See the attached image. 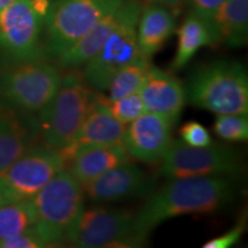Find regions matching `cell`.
Listing matches in <instances>:
<instances>
[{"label":"cell","mask_w":248,"mask_h":248,"mask_svg":"<svg viewBox=\"0 0 248 248\" xmlns=\"http://www.w3.org/2000/svg\"><path fill=\"white\" fill-rule=\"evenodd\" d=\"M232 197L233 184L228 176L173 178L152 194L135 214L136 228L148 238L151 231L167 219L215 213Z\"/></svg>","instance_id":"6da1fadb"},{"label":"cell","mask_w":248,"mask_h":248,"mask_svg":"<svg viewBox=\"0 0 248 248\" xmlns=\"http://www.w3.org/2000/svg\"><path fill=\"white\" fill-rule=\"evenodd\" d=\"M185 93L193 106L216 115L248 113V78L240 62L217 60L200 67Z\"/></svg>","instance_id":"7a4b0ae2"},{"label":"cell","mask_w":248,"mask_h":248,"mask_svg":"<svg viewBox=\"0 0 248 248\" xmlns=\"http://www.w3.org/2000/svg\"><path fill=\"white\" fill-rule=\"evenodd\" d=\"M82 184L62 169L32 198L36 221L33 231L47 247L59 246L84 209Z\"/></svg>","instance_id":"3957f363"},{"label":"cell","mask_w":248,"mask_h":248,"mask_svg":"<svg viewBox=\"0 0 248 248\" xmlns=\"http://www.w3.org/2000/svg\"><path fill=\"white\" fill-rule=\"evenodd\" d=\"M94 99L82 75L70 71L61 76L54 97L40 111V130L46 146L61 152L69 147Z\"/></svg>","instance_id":"277c9868"},{"label":"cell","mask_w":248,"mask_h":248,"mask_svg":"<svg viewBox=\"0 0 248 248\" xmlns=\"http://www.w3.org/2000/svg\"><path fill=\"white\" fill-rule=\"evenodd\" d=\"M66 241L79 248H126L144 246L147 238L136 228L135 214L92 207L82 210L68 232Z\"/></svg>","instance_id":"5b68a950"},{"label":"cell","mask_w":248,"mask_h":248,"mask_svg":"<svg viewBox=\"0 0 248 248\" xmlns=\"http://www.w3.org/2000/svg\"><path fill=\"white\" fill-rule=\"evenodd\" d=\"M141 8L140 0H128V9L123 20L108 36L98 53L84 64L82 76L91 89L107 91L117 71L142 57L137 40Z\"/></svg>","instance_id":"8992f818"},{"label":"cell","mask_w":248,"mask_h":248,"mask_svg":"<svg viewBox=\"0 0 248 248\" xmlns=\"http://www.w3.org/2000/svg\"><path fill=\"white\" fill-rule=\"evenodd\" d=\"M123 0H55L49 4L44 26L49 54L60 57L82 39L100 18Z\"/></svg>","instance_id":"52a82bcc"},{"label":"cell","mask_w":248,"mask_h":248,"mask_svg":"<svg viewBox=\"0 0 248 248\" xmlns=\"http://www.w3.org/2000/svg\"><path fill=\"white\" fill-rule=\"evenodd\" d=\"M61 82L58 67L40 59L14 63L0 78V97L26 113H40Z\"/></svg>","instance_id":"ba28073f"},{"label":"cell","mask_w":248,"mask_h":248,"mask_svg":"<svg viewBox=\"0 0 248 248\" xmlns=\"http://www.w3.org/2000/svg\"><path fill=\"white\" fill-rule=\"evenodd\" d=\"M48 0H17L0 12V51L14 63L40 59Z\"/></svg>","instance_id":"9c48e42d"},{"label":"cell","mask_w":248,"mask_h":248,"mask_svg":"<svg viewBox=\"0 0 248 248\" xmlns=\"http://www.w3.org/2000/svg\"><path fill=\"white\" fill-rule=\"evenodd\" d=\"M66 163L61 151L46 145L30 148L0 172V198L5 203L31 200Z\"/></svg>","instance_id":"30bf717a"},{"label":"cell","mask_w":248,"mask_h":248,"mask_svg":"<svg viewBox=\"0 0 248 248\" xmlns=\"http://www.w3.org/2000/svg\"><path fill=\"white\" fill-rule=\"evenodd\" d=\"M161 161L160 173L169 179L197 176H233L243 170L238 152L224 145L191 146L183 140H171Z\"/></svg>","instance_id":"8fae6325"},{"label":"cell","mask_w":248,"mask_h":248,"mask_svg":"<svg viewBox=\"0 0 248 248\" xmlns=\"http://www.w3.org/2000/svg\"><path fill=\"white\" fill-rule=\"evenodd\" d=\"M171 128L167 117L146 111L126 125L122 144L130 157L150 164L160 162L171 144Z\"/></svg>","instance_id":"7c38bea8"},{"label":"cell","mask_w":248,"mask_h":248,"mask_svg":"<svg viewBox=\"0 0 248 248\" xmlns=\"http://www.w3.org/2000/svg\"><path fill=\"white\" fill-rule=\"evenodd\" d=\"M151 186L146 173L136 164L126 162L83 184L82 187L85 197L93 202H115L147 194Z\"/></svg>","instance_id":"4fadbf2b"},{"label":"cell","mask_w":248,"mask_h":248,"mask_svg":"<svg viewBox=\"0 0 248 248\" xmlns=\"http://www.w3.org/2000/svg\"><path fill=\"white\" fill-rule=\"evenodd\" d=\"M139 94L147 111L167 117L172 125L185 106L186 93L182 82L168 71L150 67Z\"/></svg>","instance_id":"5bb4252c"},{"label":"cell","mask_w":248,"mask_h":248,"mask_svg":"<svg viewBox=\"0 0 248 248\" xmlns=\"http://www.w3.org/2000/svg\"><path fill=\"white\" fill-rule=\"evenodd\" d=\"M125 128L126 125L113 115L107 101L95 98L73 144L62 151V154L68 162L71 154L80 147L121 144Z\"/></svg>","instance_id":"9a60e30c"},{"label":"cell","mask_w":248,"mask_h":248,"mask_svg":"<svg viewBox=\"0 0 248 248\" xmlns=\"http://www.w3.org/2000/svg\"><path fill=\"white\" fill-rule=\"evenodd\" d=\"M23 113L0 97V172L30 150L32 124Z\"/></svg>","instance_id":"2e32d148"},{"label":"cell","mask_w":248,"mask_h":248,"mask_svg":"<svg viewBox=\"0 0 248 248\" xmlns=\"http://www.w3.org/2000/svg\"><path fill=\"white\" fill-rule=\"evenodd\" d=\"M130 155L123 144L80 147L69 157L70 175L80 184L93 181L108 170L129 162Z\"/></svg>","instance_id":"e0dca14e"},{"label":"cell","mask_w":248,"mask_h":248,"mask_svg":"<svg viewBox=\"0 0 248 248\" xmlns=\"http://www.w3.org/2000/svg\"><path fill=\"white\" fill-rule=\"evenodd\" d=\"M126 9H128V0H123L116 8L105 14L82 39H79L73 47L58 57L59 63L67 69H75L84 66L90 59L98 53L108 36L123 20Z\"/></svg>","instance_id":"ac0fdd59"},{"label":"cell","mask_w":248,"mask_h":248,"mask_svg":"<svg viewBox=\"0 0 248 248\" xmlns=\"http://www.w3.org/2000/svg\"><path fill=\"white\" fill-rule=\"evenodd\" d=\"M176 30L175 15L164 6L150 4L141 8L137 24L140 54L150 59L163 47Z\"/></svg>","instance_id":"d6986e66"},{"label":"cell","mask_w":248,"mask_h":248,"mask_svg":"<svg viewBox=\"0 0 248 248\" xmlns=\"http://www.w3.org/2000/svg\"><path fill=\"white\" fill-rule=\"evenodd\" d=\"M216 42L241 47L248 37V0H225L213 18Z\"/></svg>","instance_id":"ffe728a7"},{"label":"cell","mask_w":248,"mask_h":248,"mask_svg":"<svg viewBox=\"0 0 248 248\" xmlns=\"http://www.w3.org/2000/svg\"><path fill=\"white\" fill-rule=\"evenodd\" d=\"M177 33L178 42L175 58L171 63L172 70L184 68L203 46L217 44L212 24L206 22L192 12L183 21Z\"/></svg>","instance_id":"44dd1931"},{"label":"cell","mask_w":248,"mask_h":248,"mask_svg":"<svg viewBox=\"0 0 248 248\" xmlns=\"http://www.w3.org/2000/svg\"><path fill=\"white\" fill-rule=\"evenodd\" d=\"M36 221L32 200L0 204V243L33 228Z\"/></svg>","instance_id":"7402d4cb"},{"label":"cell","mask_w":248,"mask_h":248,"mask_svg":"<svg viewBox=\"0 0 248 248\" xmlns=\"http://www.w3.org/2000/svg\"><path fill=\"white\" fill-rule=\"evenodd\" d=\"M150 67V59L141 57L117 71L107 89L109 93L108 101L116 100L140 91Z\"/></svg>","instance_id":"603a6c76"},{"label":"cell","mask_w":248,"mask_h":248,"mask_svg":"<svg viewBox=\"0 0 248 248\" xmlns=\"http://www.w3.org/2000/svg\"><path fill=\"white\" fill-rule=\"evenodd\" d=\"M214 131L226 141H246L248 139L247 114H224L217 115Z\"/></svg>","instance_id":"cb8c5ba5"},{"label":"cell","mask_w":248,"mask_h":248,"mask_svg":"<svg viewBox=\"0 0 248 248\" xmlns=\"http://www.w3.org/2000/svg\"><path fill=\"white\" fill-rule=\"evenodd\" d=\"M107 105L113 115L124 125H128L147 111L139 92L113 101L107 100Z\"/></svg>","instance_id":"d4e9b609"},{"label":"cell","mask_w":248,"mask_h":248,"mask_svg":"<svg viewBox=\"0 0 248 248\" xmlns=\"http://www.w3.org/2000/svg\"><path fill=\"white\" fill-rule=\"evenodd\" d=\"M179 132H181L182 140L191 146H208L213 144L208 130L202 124L195 121L185 123Z\"/></svg>","instance_id":"484cf974"},{"label":"cell","mask_w":248,"mask_h":248,"mask_svg":"<svg viewBox=\"0 0 248 248\" xmlns=\"http://www.w3.org/2000/svg\"><path fill=\"white\" fill-rule=\"evenodd\" d=\"M47 247L46 244L38 237V234L30 229L23 233L16 234L0 243V248H40Z\"/></svg>","instance_id":"4316f807"},{"label":"cell","mask_w":248,"mask_h":248,"mask_svg":"<svg viewBox=\"0 0 248 248\" xmlns=\"http://www.w3.org/2000/svg\"><path fill=\"white\" fill-rule=\"evenodd\" d=\"M224 1L225 0H188L192 13L197 14L206 22L212 24V27L213 18L215 16L217 9L221 7Z\"/></svg>","instance_id":"83f0119b"},{"label":"cell","mask_w":248,"mask_h":248,"mask_svg":"<svg viewBox=\"0 0 248 248\" xmlns=\"http://www.w3.org/2000/svg\"><path fill=\"white\" fill-rule=\"evenodd\" d=\"M244 222H240L239 224L233 226L231 230L226 231L225 233L219 235V237H216L212 240L207 241L203 245V248H229L233 246V245L240 240L241 235L244 233Z\"/></svg>","instance_id":"f1b7e54d"},{"label":"cell","mask_w":248,"mask_h":248,"mask_svg":"<svg viewBox=\"0 0 248 248\" xmlns=\"http://www.w3.org/2000/svg\"><path fill=\"white\" fill-rule=\"evenodd\" d=\"M151 4L164 6V7L169 8L170 11H178L184 6L188 0H147Z\"/></svg>","instance_id":"f546056e"},{"label":"cell","mask_w":248,"mask_h":248,"mask_svg":"<svg viewBox=\"0 0 248 248\" xmlns=\"http://www.w3.org/2000/svg\"><path fill=\"white\" fill-rule=\"evenodd\" d=\"M17 0H0V12H2L6 7H8L9 5L14 4Z\"/></svg>","instance_id":"4dcf8cb0"},{"label":"cell","mask_w":248,"mask_h":248,"mask_svg":"<svg viewBox=\"0 0 248 248\" xmlns=\"http://www.w3.org/2000/svg\"><path fill=\"white\" fill-rule=\"evenodd\" d=\"M5 202H4V201H2V199H1V198H0V204H4Z\"/></svg>","instance_id":"1f68e13d"}]
</instances>
